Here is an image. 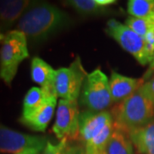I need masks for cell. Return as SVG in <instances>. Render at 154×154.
<instances>
[{
	"mask_svg": "<svg viewBox=\"0 0 154 154\" xmlns=\"http://www.w3.org/2000/svg\"><path fill=\"white\" fill-rule=\"evenodd\" d=\"M113 122L111 113L104 110L94 112L85 110L80 114V139L86 144L99 134L109 123Z\"/></svg>",
	"mask_w": 154,
	"mask_h": 154,
	"instance_id": "9c48e42d",
	"label": "cell"
},
{
	"mask_svg": "<svg viewBox=\"0 0 154 154\" xmlns=\"http://www.w3.org/2000/svg\"><path fill=\"white\" fill-rule=\"evenodd\" d=\"M67 5L82 16H99L109 13L110 10L106 6L101 5L98 0H70L66 1Z\"/></svg>",
	"mask_w": 154,
	"mask_h": 154,
	"instance_id": "ac0fdd59",
	"label": "cell"
},
{
	"mask_svg": "<svg viewBox=\"0 0 154 154\" xmlns=\"http://www.w3.org/2000/svg\"><path fill=\"white\" fill-rule=\"evenodd\" d=\"M153 73H154V57H153V58H152V62L149 63L148 69H147V71H146V75H144V78H143L144 81H145V79H146V78H148V77L151 76Z\"/></svg>",
	"mask_w": 154,
	"mask_h": 154,
	"instance_id": "cb8c5ba5",
	"label": "cell"
},
{
	"mask_svg": "<svg viewBox=\"0 0 154 154\" xmlns=\"http://www.w3.org/2000/svg\"><path fill=\"white\" fill-rule=\"evenodd\" d=\"M50 96L52 95L46 94L41 88L34 87L31 88L26 94L23 99L22 116H29L33 111L38 110L39 107L44 105Z\"/></svg>",
	"mask_w": 154,
	"mask_h": 154,
	"instance_id": "2e32d148",
	"label": "cell"
},
{
	"mask_svg": "<svg viewBox=\"0 0 154 154\" xmlns=\"http://www.w3.org/2000/svg\"><path fill=\"white\" fill-rule=\"evenodd\" d=\"M106 26L108 35L130 53L140 64L145 66L152 62L154 53L145 38L115 19L109 20Z\"/></svg>",
	"mask_w": 154,
	"mask_h": 154,
	"instance_id": "277c9868",
	"label": "cell"
},
{
	"mask_svg": "<svg viewBox=\"0 0 154 154\" xmlns=\"http://www.w3.org/2000/svg\"><path fill=\"white\" fill-rule=\"evenodd\" d=\"M128 12L131 17L142 18L154 23V0H129Z\"/></svg>",
	"mask_w": 154,
	"mask_h": 154,
	"instance_id": "d6986e66",
	"label": "cell"
},
{
	"mask_svg": "<svg viewBox=\"0 0 154 154\" xmlns=\"http://www.w3.org/2000/svg\"><path fill=\"white\" fill-rule=\"evenodd\" d=\"M57 99L56 95L50 96L41 107L29 116H21L19 122L33 131L45 132L54 114Z\"/></svg>",
	"mask_w": 154,
	"mask_h": 154,
	"instance_id": "30bf717a",
	"label": "cell"
},
{
	"mask_svg": "<svg viewBox=\"0 0 154 154\" xmlns=\"http://www.w3.org/2000/svg\"><path fill=\"white\" fill-rule=\"evenodd\" d=\"M114 126L128 134L154 119V105L138 89L116 105L111 111Z\"/></svg>",
	"mask_w": 154,
	"mask_h": 154,
	"instance_id": "7a4b0ae2",
	"label": "cell"
},
{
	"mask_svg": "<svg viewBox=\"0 0 154 154\" xmlns=\"http://www.w3.org/2000/svg\"><path fill=\"white\" fill-rule=\"evenodd\" d=\"M28 57L26 35L19 30L6 33L0 48V79L8 87L11 86L20 63Z\"/></svg>",
	"mask_w": 154,
	"mask_h": 154,
	"instance_id": "3957f363",
	"label": "cell"
},
{
	"mask_svg": "<svg viewBox=\"0 0 154 154\" xmlns=\"http://www.w3.org/2000/svg\"><path fill=\"white\" fill-rule=\"evenodd\" d=\"M140 90L154 105V77L148 80L147 82H144L143 85L140 88Z\"/></svg>",
	"mask_w": 154,
	"mask_h": 154,
	"instance_id": "7402d4cb",
	"label": "cell"
},
{
	"mask_svg": "<svg viewBox=\"0 0 154 154\" xmlns=\"http://www.w3.org/2000/svg\"><path fill=\"white\" fill-rule=\"evenodd\" d=\"M125 25L144 38L148 34L154 32L153 22H149L142 18L134 17H128L125 22Z\"/></svg>",
	"mask_w": 154,
	"mask_h": 154,
	"instance_id": "44dd1931",
	"label": "cell"
},
{
	"mask_svg": "<svg viewBox=\"0 0 154 154\" xmlns=\"http://www.w3.org/2000/svg\"><path fill=\"white\" fill-rule=\"evenodd\" d=\"M39 154H85V149L83 150L82 147L72 146L68 140L63 139L57 144L51 143L48 140Z\"/></svg>",
	"mask_w": 154,
	"mask_h": 154,
	"instance_id": "ffe728a7",
	"label": "cell"
},
{
	"mask_svg": "<svg viewBox=\"0 0 154 154\" xmlns=\"http://www.w3.org/2000/svg\"><path fill=\"white\" fill-rule=\"evenodd\" d=\"M114 121L109 123L95 137L85 144V154H104L106 146L114 131Z\"/></svg>",
	"mask_w": 154,
	"mask_h": 154,
	"instance_id": "e0dca14e",
	"label": "cell"
},
{
	"mask_svg": "<svg viewBox=\"0 0 154 154\" xmlns=\"http://www.w3.org/2000/svg\"><path fill=\"white\" fill-rule=\"evenodd\" d=\"M56 70L45 61L34 57L31 62V78L46 94L56 95L54 92V81ZM57 96V95H56Z\"/></svg>",
	"mask_w": 154,
	"mask_h": 154,
	"instance_id": "7c38bea8",
	"label": "cell"
},
{
	"mask_svg": "<svg viewBox=\"0 0 154 154\" xmlns=\"http://www.w3.org/2000/svg\"><path fill=\"white\" fill-rule=\"evenodd\" d=\"M42 151L39 150V149H28V150H25L22 152H19L17 154H39Z\"/></svg>",
	"mask_w": 154,
	"mask_h": 154,
	"instance_id": "d4e9b609",
	"label": "cell"
},
{
	"mask_svg": "<svg viewBox=\"0 0 154 154\" xmlns=\"http://www.w3.org/2000/svg\"><path fill=\"white\" fill-rule=\"evenodd\" d=\"M88 75L80 57L75 58L69 67L56 70L54 92L57 97L69 101L77 100Z\"/></svg>",
	"mask_w": 154,
	"mask_h": 154,
	"instance_id": "8992f818",
	"label": "cell"
},
{
	"mask_svg": "<svg viewBox=\"0 0 154 154\" xmlns=\"http://www.w3.org/2000/svg\"><path fill=\"white\" fill-rule=\"evenodd\" d=\"M145 82L143 78L137 79L124 76L117 72L113 71L110 78V94L112 102L120 103L130 95L135 93Z\"/></svg>",
	"mask_w": 154,
	"mask_h": 154,
	"instance_id": "8fae6325",
	"label": "cell"
},
{
	"mask_svg": "<svg viewBox=\"0 0 154 154\" xmlns=\"http://www.w3.org/2000/svg\"><path fill=\"white\" fill-rule=\"evenodd\" d=\"M140 154H154V119L128 134Z\"/></svg>",
	"mask_w": 154,
	"mask_h": 154,
	"instance_id": "5bb4252c",
	"label": "cell"
},
{
	"mask_svg": "<svg viewBox=\"0 0 154 154\" xmlns=\"http://www.w3.org/2000/svg\"><path fill=\"white\" fill-rule=\"evenodd\" d=\"M145 39H146V41L147 44L149 45L151 50L152 51V52L154 53V32L148 34V35L145 38Z\"/></svg>",
	"mask_w": 154,
	"mask_h": 154,
	"instance_id": "603a6c76",
	"label": "cell"
},
{
	"mask_svg": "<svg viewBox=\"0 0 154 154\" xmlns=\"http://www.w3.org/2000/svg\"><path fill=\"white\" fill-rule=\"evenodd\" d=\"M47 141L45 136L17 132L0 123V153L17 154L28 149L43 151Z\"/></svg>",
	"mask_w": 154,
	"mask_h": 154,
	"instance_id": "ba28073f",
	"label": "cell"
},
{
	"mask_svg": "<svg viewBox=\"0 0 154 154\" xmlns=\"http://www.w3.org/2000/svg\"><path fill=\"white\" fill-rule=\"evenodd\" d=\"M80 114L77 100H59L52 127V131L59 140L66 139L70 141L80 138Z\"/></svg>",
	"mask_w": 154,
	"mask_h": 154,
	"instance_id": "52a82bcc",
	"label": "cell"
},
{
	"mask_svg": "<svg viewBox=\"0 0 154 154\" xmlns=\"http://www.w3.org/2000/svg\"><path fill=\"white\" fill-rule=\"evenodd\" d=\"M80 102L88 110L100 112L113 102L111 99L110 80L100 69L88 74L80 95Z\"/></svg>",
	"mask_w": 154,
	"mask_h": 154,
	"instance_id": "5b68a950",
	"label": "cell"
},
{
	"mask_svg": "<svg viewBox=\"0 0 154 154\" xmlns=\"http://www.w3.org/2000/svg\"><path fill=\"white\" fill-rule=\"evenodd\" d=\"M32 4L29 0H0V28L7 30Z\"/></svg>",
	"mask_w": 154,
	"mask_h": 154,
	"instance_id": "4fadbf2b",
	"label": "cell"
},
{
	"mask_svg": "<svg viewBox=\"0 0 154 154\" xmlns=\"http://www.w3.org/2000/svg\"><path fill=\"white\" fill-rule=\"evenodd\" d=\"M3 30L1 29V28H0V43H3V41H4V39H5V35L3 33V32H2Z\"/></svg>",
	"mask_w": 154,
	"mask_h": 154,
	"instance_id": "484cf974",
	"label": "cell"
},
{
	"mask_svg": "<svg viewBox=\"0 0 154 154\" xmlns=\"http://www.w3.org/2000/svg\"><path fill=\"white\" fill-rule=\"evenodd\" d=\"M115 127V126H114ZM105 154H134L132 141L128 134L115 127L106 146Z\"/></svg>",
	"mask_w": 154,
	"mask_h": 154,
	"instance_id": "9a60e30c",
	"label": "cell"
},
{
	"mask_svg": "<svg viewBox=\"0 0 154 154\" xmlns=\"http://www.w3.org/2000/svg\"><path fill=\"white\" fill-rule=\"evenodd\" d=\"M66 12L44 2H32L17 23V28L32 43H41L71 25Z\"/></svg>",
	"mask_w": 154,
	"mask_h": 154,
	"instance_id": "6da1fadb",
	"label": "cell"
}]
</instances>
